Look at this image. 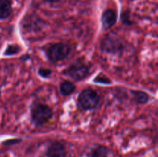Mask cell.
I'll use <instances>...</instances> for the list:
<instances>
[{"mask_svg": "<svg viewBox=\"0 0 158 157\" xmlns=\"http://www.w3.org/2000/svg\"><path fill=\"white\" fill-rule=\"evenodd\" d=\"M89 66L83 60L77 59L75 62L63 71V75L73 78L75 81H81L89 76Z\"/></svg>", "mask_w": 158, "mask_h": 157, "instance_id": "obj_1", "label": "cell"}, {"mask_svg": "<svg viewBox=\"0 0 158 157\" xmlns=\"http://www.w3.org/2000/svg\"><path fill=\"white\" fill-rule=\"evenodd\" d=\"M100 95L93 89H85L80 93L78 97V105L81 109H95L100 103Z\"/></svg>", "mask_w": 158, "mask_h": 157, "instance_id": "obj_2", "label": "cell"}, {"mask_svg": "<svg viewBox=\"0 0 158 157\" xmlns=\"http://www.w3.org/2000/svg\"><path fill=\"white\" fill-rule=\"evenodd\" d=\"M52 116V111L47 105L38 104L34 105L31 110V117L34 124L37 126H41L47 123Z\"/></svg>", "mask_w": 158, "mask_h": 157, "instance_id": "obj_3", "label": "cell"}, {"mask_svg": "<svg viewBox=\"0 0 158 157\" xmlns=\"http://www.w3.org/2000/svg\"><path fill=\"white\" fill-rule=\"evenodd\" d=\"M70 53V48L64 43H56L49 46L46 50V55L52 62L63 61Z\"/></svg>", "mask_w": 158, "mask_h": 157, "instance_id": "obj_4", "label": "cell"}, {"mask_svg": "<svg viewBox=\"0 0 158 157\" xmlns=\"http://www.w3.org/2000/svg\"><path fill=\"white\" fill-rule=\"evenodd\" d=\"M122 43L120 40L115 36H110V35H108L105 37L101 42V49L104 52L108 53H117L121 51Z\"/></svg>", "mask_w": 158, "mask_h": 157, "instance_id": "obj_5", "label": "cell"}, {"mask_svg": "<svg viewBox=\"0 0 158 157\" xmlns=\"http://www.w3.org/2000/svg\"><path fill=\"white\" fill-rule=\"evenodd\" d=\"M46 157H66V149L63 143L54 141L48 146L46 152Z\"/></svg>", "mask_w": 158, "mask_h": 157, "instance_id": "obj_6", "label": "cell"}, {"mask_svg": "<svg viewBox=\"0 0 158 157\" xmlns=\"http://www.w3.org/2000/svg\"><path fill=\"white\" fill-rule=\"evenodd\" d=\"M102 26L104 29H109L117 22V12L113 9H106L102 15Z\"/></svg>", "mask_w": 158, "mask_h": 157, "instance_id": "obj_7", "label": "cell"}, {"mask_svg": "<svg viewBox=\"0 0 158 157\" xmlns=\"http://www.w3.org/2000/svg\"><path fill=\"white\" fill-rule=\"evenodd\" d=\"M12 12L10 0H0V19L7 18Z\"/></svg>", "mask_w": 158, "mask_h": 157, "instance_id": "obj_8", "label": "cell"}, {"mask_svg": "<svg viewBox=\"0 0 158 157\" xmlns=\"http://www.w3.org/2000/svg\"><path fill=\"white\" fill-rule=\"evenodd\" d=\"M110 150L107 147L102 145H97L93 148L89 153V157H108Z\"/></svg>", "mask_w": 158, "mask_h": 157, "instance_id": "obj_9", "label": "cell"}, {"mask_svg": "<svg viewBox=\"0 0 158 157\" xmlns=\"http://www.w3.org/2000/svg\"><path fill=\"white\" fill-rule=\"evenodd\" d=\"M76 86L69 81H63L60 86V91L63 95H69L75 91Z\"/></svg>", "mask_w": 158, "mask_h": 157, "instance_id": "obj_10", "label": "cell"}, {"mask_svg": "<svg viewBox=\"0 0 158 157\" xmlns=\"http://www.w3.org/2000/svg\"><path fill=\"white\" fill-rule=\"evenodd\" d=\"M132 94L136 103L139 104H145L149 100V95L146 92H142V91H132Z\"/></svg>", "mask_w": 158, "mask_h": 157, "instance_id": "obj_11", "label": "cell"}, {"mask_svg": "<svg viewBox=\"0 0 158 157\" xmlns=\"http://www.w3.org/2000/svg\"><path fill=\"white\" fill-rule=\"evenodd\" d=\"M20 51L19 47L17 45H10L7 47L4 52L5 55H12L18 53Z\"/></svg>", "mask_w": 158, "mask_h": 157, "instance_id": "obj_12", "label": "cell"}, {"mask_svg": "<svg viewBox=\"0 0 158 157\" xmlns=\"http://www.w3.org/2000/svg\"><path fill=\"white\" fill-rule=\"evenodd\" d=\"M38 73L43 78H48V77L50 76L52 71L49 69H46V68H40L38 70Z\"/></svg>", "mask_w": 158, "mask_h": 157, "instance_id": "obj_13", "label": "cell"}, {"mask_svg": "<svg viewBox=\"0 0 158 157\" xmlns=\"http://www.w3.org/2000/svg\"><path fill=\"white\" fill-rule=\"evenodd\" d=\"M97 79H95V82H97V83H110V79L108 78H106V77L103 76L102 78H100V75H99L97 78H96Z\"/></svg>", "mask_w": 158, "mask_h": 157, "instance_id": "obj_14", "label": "cell"}, {"mask_svg": "<svg viewBox=\"0 0 158 157\" xmlns=\"http://www.w3.org/2000/svg\"><path fill=\"white\" fill-rule=\"evenodd\" d=\"M20 142V139H11V140H8V141L5 142L3 144L5 145H12V144H15V143H19Z\"/></svg>", "mask_w": 158, "mask_h": 157, "instance_id": "obj_15", "label": "cell"}, {"mask_svg": "<svg viewBox=\"0 0 158 157\" xmlns=\"http://www.w3.org/2000/svg\"><path fill=\"white\" fill-rule=\"evenodd\" d=\"M46 2H56L60 1V0H46Z\"/></svg>", "mask_w": 158, "mask_h": 157, "instance_id": "obj_16", "label": "cell"}]
</instances>
